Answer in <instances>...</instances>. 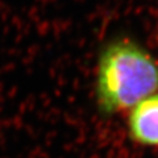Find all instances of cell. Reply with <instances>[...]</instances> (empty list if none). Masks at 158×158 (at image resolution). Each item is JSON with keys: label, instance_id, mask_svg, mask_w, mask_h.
Segmentation results:
<instances>
[{"label": "cell", "instance_id": "cell-1", "mask_svg": "<svg viewBox=\"0 0 158 158\" xmlns=\"http://www.w3.org/2000/svg\"><path fill=\"white\" fill-rule=\"evenodd\" d=\"M158 93V60L127 36L109 40L97 59L95 101L104 117L129 110Z\"/></svg>", "mask_w": 158, "mask_h": 158}, {"label": "cell", "instance_id": "cell-2", "mask_svg": "<svg viewBox=\"0 0 158 158\" xmlns=\"http://www.w3.org/2000/svg\"><path fill=\"white\" fill-rule=\"evenodd\" d=\"M129 138L139 147H158V93L148 96L130 109Z\"/></svg>", "mask_w": 158, "mask_h": 158}]
</instances>
